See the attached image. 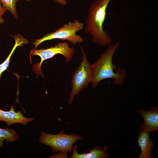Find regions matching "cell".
<instances>
[{"instance_id": "cell-12", "label": "cell", "mask_w": 158, "mask_h": 158, "mask_svg": "<svg viewBox=\"0 0 158 158\" xmlns=\"http://www.w3.org/2000/svg\"><path fill=\"white\" fill-rule=\"evenodd\" d=\"M18 138V136L14 130L8 128L5 129L0 128V148L2 147L4 140L12 142L17 140Z\"/></svg>"}, {"instance_id": "cell-5", "label": "cell", "mask_w": 158, "mask_h": 158, "mask_svg": "<svg viewBox=\"0 0 158 158\" xmlns=\"http://www.w3.org/2000/svg\"><path fill=\"white\" fill-rule=\"evenodd\" d=\"M83 138L78 134L72 133L67 134L63 130L60 131L57 134L47 133L41 131L39 139L41 143L50 146L52 152H71L74 143Z\"/></svg>"}, {"instance_id": "cell-2", "label": "cell", "mask_w": 158, "mask_h": 158, "mask_svg": "<svg viewBox=\"0 0 158 158\" xmlns=\"http://www.w3.org/2000/svg\"><path fill=\"white\" fill-rule=\"evenodd\" d=\"M113 0H96L91 4L88 14L85 19V32L92 37L95 44L101 46H108L112 41L109 33L103 29L106 11L109 3Z\"/></svg>"}, {"instance_id": "cell-15", "label": "cell", "mask_w": 158, "mask_h": 158, "mask_svg": "<svg viewBox=\"0 0 158 158\" xmlns=\"http://www.w3.org/2000/svg\"><path fill=\"white\" fill-rule=\"evenodd\" d=\"M55 2L58 4H61L63 5H66L67 4L66 0H54Z\"/></svg>"}, {"instance_id": "cell-14", "label": "cell", "mask_w": 158, "mask_h": 158, "mask_svg": "<svg viewBox=\"0 0 158 158\" xmlns=\"http://www.w3.org/2000/svg\"><path fill=\"white\" fill-rule=\"evenodd\" d=\"M7 11L6 9L2 6L0 1V24L4 23V21L2 16Z\"/></svg>"}, {"instance_id": "cell-7", "label": "cell", "mask_w": 158, "mask_h": 158, "mask_svg": "<svg viewBox=\"0 0 158 158\" xmlns=\"http://www.w3.org/2000/svg\"><path fill=\"white\" fill-rule=\"evenodd\" d=\"M137 112L141 114L144 122L141 123L140 129L150 132L158 130V108L154 107L148 110L140 109Z\"/></svg>"}, {"instance_id": "cell-1", "label": "cell", "mask_w": 158, "mask_h": 158, "mask_svg": "<svg viewBox=\"0 0 158 158\" xmlns=\"http://www.w3.org/2000/svg\"><path fill=\"white\" fill-rule=\"evenodd\" d=\"M119 45L116 43L110 44L92 64L93 69L92 87H96L101 81L108 78L113 79L112 83L118 86L122 85L127 75L125 68H118L112 62L113 57Z\"/></svg>"}, {"instance_id": "cell-16", "label": "cell", "mask_w": 158, "mask_h": 158, "mask_svg": "<svg viewBox=\"0 0 158 158\" xmlns=\"http://www.w3.org/2000/svg\"><path fill=\"white\" fill-rule=\"evenodd\" d=\"M28 1H30L31 0H26Z\"/></svg>"}, {"instance_id": "cell-6", "label": "cell", "mask_w": 158, "mask_h": 158, "mask_svg": "<svg viewBox=\"0 0 158 158\" xmlns=\"http://www.w3.org/2000/svg\"><path fill=\"white\" fill-rule=\"evenodd\" d=\"M75 52L73 47H70L68 43L64 42H59L54 47H51L46 49H41L32 50L30 55L39 56L41 60L40 63H36L33 67V70L36 74L44 76L41 70L43 62L47 59H51L57 54L63 56L66 59V63L69 62L71 60Z\"/></svg>"}, {"instance_id": "cell-10", "label": "cell", "mask_w": 158, "mask_h": 158, "mask_svg": "<svg viewBox=\"0 0 158 158\" xmlns=\"http://www.w3.org/2000/svg\"><path fill=\"white\" fill-rule=\"evenodd\" d=\"M108 145L104 147L103 150L99 146H95L90 151V152L79 154L77 151L79 146L75 144L73 146V153L70 158H107L109 157V155L107 151Z\"/></svg>"}, {"instance_id": "cell-13", "label": "cell", "mask_w": 158, "mask_h": 158, "mask_svg": "<svg viewBox=\"0 0 158 158\" xmlns=\"http://www.w3.org/2000/svg\"><path fill=\"white\" fill-rule=\"evenodd\" d=\"M21 0H0L2 6L10 11L13 16L18 18L16 8V3Z\"/></svg>"}, {"instance_id": "cell-8", "label": "cell", "mask_w": 158, "mask_h": 158, "mask_svg": "<svg viewBox=\"0 0 158 158\" xmlns=\"http://www.w3.org/2000/svg\"><path fill=\"white\" fill-rule=\"evenodd\" d=\"M13 106V105L11 107L9 111H5L0 109V121L6 122L7 126L16 123L26 125L34 120L33 118L24 117L20 111H15Z\"/></svg>"}, {"instance_id": "cell-11", "label": "cell", "mask_w": 158, "mask_h": 158, "mask_svg": "<svg viewBox=\"0 0 158 158\" xmlns=\"http://www.w3.org/2000/svg\"><path fill=\"white\" fill-rule=\"evenodd\" d=\"M13 37L15 40V44L6 59L2 63L0 64V81L1 75L7 69L9 66L11 57L16 48L18 46H22L24 44H27L29 43L27 40L20 35H15Z\"/></svg>"}, {"instance_id": "cell-4", "label": "cell", "mask_w": 158, "mask_h": 158, "mask_svg": "<svg viewBox=\"0 0 158 158\" xmlns=\"http://www.w3.org/2000/svg\"><path fill=\"white\" fill-rule=\"evenodd\" d=\"M84 26L83 23L79 22L76 19H75L73 22H69L54 32L47 34L41 38L35 40V42L33 43L35 47L34 49L42 42L54 39L66 40L73 45L82 43L83 40V38L77 35L76 33L83 30Z\"/></svg>"}, {"instance_id": "cell-3", "label": "cell", "mask_w": 158, "mask_h": 158, "mask_svg": "<svg viewBox=\"0 0 158 158\" xmlns=\"http://www.w3.org/2000/svg\"><path fill=\"white\" fill-rule=\"evenodd\" d=\"M82 60L78 68L73 72L71 79V90L68 99L71 104L75 96L82 92L91 83L93 74L92 64L88 60L83 47H80Z\"/></svg>"}, {"instance_id": "cell-9", "label": "cell", "mask_w": 158, "mask_h": 158, "mask_svg": "<svg viewBox=\"0 0 158 158\" xmlns=\"http://www.w3.org/2000/svg\"><path fill=\"white\" fill-rule=\"evenodd\" d=\"M150 133L149 132L142 131L138 135L137 141L141 150L139 158L152 157L154 143L150 137Z\"/></svg>"}]
</instances>
